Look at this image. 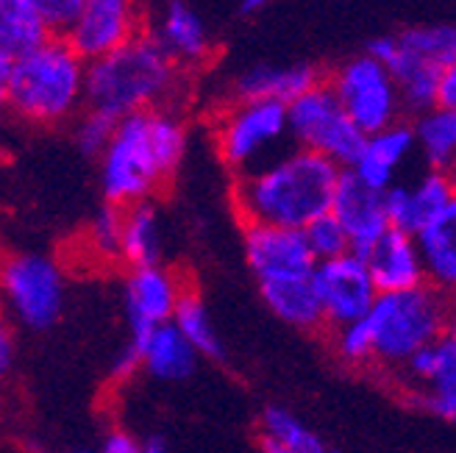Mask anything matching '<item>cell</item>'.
<instances>
[{"mask_svg": "<svg viewBox=\"0 0 456 453\" xmlns=\"http://www.w3.org/2000/svg\"><path fill=\"white\" fill-rule=\"evenodd\" d=\"M9 70H12V59L6 53H0V120L9 115Z\"/></svg>", "mask_w": 456, "mask_h": 453, "instance_id": "74e56055", "label": "cell"}, {"mask_svg": "<svg viewBox=\"0 0 456 453\" xmlns=\"http://www.w3.org/2000/svg\"><path fill=\"white\" fill-rule=\"evenodd\" d=\"M136 370H140V353L131 343H126V348L114 356V365H111V378L114 381H128Z\"/></svg>", "mask_w": 456, "mask_h": 453, "instance_id": "d590c367", "label": "cell"}, {"mask_svg": "<svg viewBox=\"0 0 456 453\" xmlns=\"http://www.w3.org/2000/svg\"><path fill=\"white\" fill-rule=\"evenodd\" d=\"M51 36H64L76 22L81 0H26Z\"/></svg>", "mask_w": 456, "mask_h": 453, "instance_id": "d6a6232c", "label": "cell"}, {"mask_svg": "<svg viewBox=\"0 0 456 453\" xmlns=\"http://www.w3.org/2000/svg\"><path fill=\"white\" fill-rule=\"evenodd\" d=\"M187 89L190 73L145 28L118 51L86 61L84 109L118 123L151 109H181Z\"/></svg>", "mask_w": 456, "mask_h": 453, "instance_id": "3957f363", "label": "cell"}, {"mask_svg": "<svg viewBox=\"0 0 456 453\" xmlns=\"http://www.w3.org/2000/svg\"><path fill=\"white\" fill-rule=\"evenodd\" d=\"M395 39L403 44L409 53H415L431 64L443 67H456V28L453 26H412L395 34Z\"/></svg>", "mask_w": 456, "mask_h": 453, "instance_id": "f1b7e54d", "label": "cell"}, {"mask_svg": "<svg viewBox=\"0 0 456 453\" xmlns=\"http://www.w3.org/2000/svg\"><path fill=\"white\" fill-rule=\"evenodd\" d=\"M14 359H17L14 323L6 317V311L0 309V381L9 378V373L14 370Z\"/></svg>", "mask_w": 456, "mask_h": 453, "instance_id": "836d02e7", "label": "cell"}, {"mask_svg": "<svg viewBox=\"0 0 456 453\" xmlns=\"http://www.w3.org/2000/svg\"><path fill=\"white\" fill-rule=\"evenodd\" d=\"M245 262L256 284L309 279L314 259L301 231L270 229V225H245L242 234Z\"/></svg>", "mask_w": 456, "mask_h": 453, "instance_id": "5bb4252c", "label": "cell"}, {"mask_svg": "<svg viewBox=\"0 0 456 453\" xmlns=\"http://www.w3.org/2000/svg\"><path fill=\"white\" fill-rule=\"evenodd\" d=\"M412 156H415L412 125H409V120H398L370 133V137H364L362 150L354 158L348 173L356 175L370 190L387 192L393 184H398V175Z\"/></svg>", "mask_w": 456, "mask_h": 453, "instance_id": "ac0fdd59", "label": "cell"}, {"mask_svg": "<svg viewBox=\"0 0 456 453\" xmlns=\"http://www.w3.org/2000/svg\"><path fill=\"white\" fill-rule=\"evenodd\" d=\"M190 128L181 109H151L114 123L101 153V190L106 206L128 209L153 200L184 165Z\"/></svg>", "mask_w": 456, "mask_h": 453, "instance_id": "6da1fadb", "label": "cell"}, {"mask_svg": "<svg viewBox=\"0 0 456 453\" xmlns=\"http://www.w3.org/2000/svg\"><path fill=\"white\" fill-rule=\"evenodd\" d=\"M329 453H334V450H329Z\"/></svg>", "mask_w": 456, "mask_h": 453, "instance_id": "ee69618b", "label": "cell"}, {"mask_svg": "<svg viewBox=\"0 0 456 453\" xmlns=\"http://www.w3.org/2000/svg\"><path fill=\"white\" fill-rule=\"evenodd\" d=\"M287 131L292 148L329 158L339 170H348L362 150L364 133L348 120L326 81L314 84L287 103Z\"/></svg>", "mask_w": 456, "mask_h": 453, "instance_id": "9c48e42d", "label": "cell"}, {"mask_svg": "<svg viewBox=\"0 0 456 453\" xmlns=\"http://www.w3.org/2000/svg\"><path fill=\"white\" fill-rule=\"evenodd\" d=\"M67 301L64 270L53 256L20 251L0 262V309L28 331H48L59 323Z\"/></svg>", "mask_w": 456, "mask_h": 453, "instance_id": "52a82bcc", "label": "cell"}, {"mask_svg": "<svg viewBox=\"0 0 456 453\" xmlns=\"http://www.w3.org/2000/svg\"><path fill=\"white\" fill-rule=\"evenodd\" d=\"M76 453H93V450H76Z\"/></svg>", "mask_w": 456, "mask_h": 453, "instance_id": "7bdbcfd3", "label": "cell"}, {"mask_svg": "<svg viewBox=\"0 0 456 453\" xmlns=\"http://www.w3.org/2000/svg\"><path fill=\"white\" fill-rule=\"evenodd\" d=\"M312 287L321 303L323 326L329 331L364 320L379 292L370 281L364 259L346 254L331 262H321L312 270Z\"/></svg>", "mask_w": 456, "mask_h": 453, "instance_id": "8fae6325", "label": "cell"}, {"mask_svg": "<svg viewBox=\"0 0 456 453\" xmlns=\"http://www.w3.org/2000/svg\"><path fill=\"white\" fill-rule=\"evenodd\" d=\"M259 432L262 437L276 440L295 453H329L321 434L312 425H306L292 409H287V406H265Z\"/></svg>", "mask_w": 456, "mask_h": 453, "instance_id": "83f0119b", "label": "cell"}, {"mask_svg": "<svg viewBox=\"0 0 456 453\" xmlns=\"http://www.w3.org/2000/svg\"><path fill=\"white\" fill-rule=\"evenodd\" d=\"M426 284L451 292L456 287V209L431 220L415 234Z\"/></svg>", "mask_w": 456, "mask_h": 453, "instance_id": "cb8c5ba5", "label": "cell"}, {"mask_svg": "<svg viewBox=\"0 0 456 453\" xmlns=\"http://www.w3.org/2000/svg\"><path fill=\"white\" fill-rule=\"evenodd\" d=\"M329 212L342 225V231H346L351 242V254H356L359 259L390 231V222H387L384 212V192H376L368 184H362L348 170H342L339 175Z\"/></svg>", "mask_w": 456, "mask_h": 453, "instance_id": "2e32d148", "label": "cell"}, {"mask_svg": "<svg viewBox=\"0 0 456 453\" xmlns=\"http://www.w3.org/2000/svg\"><path fill=\"white\" fill-rule=\"evenodd\" d=\"M265 306L279 317L281 323L314 334L323 331V314L317 303L312 276L309 279H289V281H273V284H256Z\"/></svg>", "mask_w": 456, "mask_h": 453, "instance_id": "603a6c76", "label": "cell"}, {"mask_svg": "<svg viewBox=\"0 0 456 453\" xmlns=\"http://www.w3.org/2000/svg\"><path fill=\"white\" fill-rule=\"evenodd\" d=\"M31 453H48V450H42V448H34Z\"/></svg>", "mask_w": 456, "mask_h": 453, "instance_id": "b9f144b4", "label": "cell"}, {"mask_svg": "<svg viewBox=\"0 0 456 453\" xmlns=\"http://www.w3.org/2000/svg\"><path fill=\"white\" fill-rule=\"evenodd\" d=\"M145 28L140 0H81L76 22L64 39L84 61H93L118 51Z\"/></svg>", "mask_w": 456, "mask_h": 453, "instance_id": "7c38bea8", "label": "cell"}, {"mask_svg": "<svg viewBox=\"0 0 456 453\" xmlns=\"http://www.w3.org/2000/svg\"><path fill=\"white\" fill-rule=\"evenodd\" d=\"M323 76L326 73L314 64H254L232 81L228 101H276L287 106L321 84Z\"/></svg>", "mask_w": 456, "mask_h": 453, "instance_id": "ffe728a7", "label": "cell"}, {"mask_svg": "<svg viewBox=\"0 0 456 453\" xmlns=\"http://www.w3.org/2000/svg\"><path fill=\"white\" fill-rule=\"evenodd\" d=\"M435 106L456 111V67L443 70V76L437 81V89H435Z\"/></svg>", "mask_w": 456, "mask_h": 453, "instance_id": "8d00e7d4", "label": "cell"}, {"mask_svg": "<svg viewBox=\"0 0 456 453\" xmlns=\"http://www.w3.org/2000/svg\"><path fill=\"white\" fill-rule=\"evenodd\" d=\"M215 150L234 178L265 167L292 148L287 106L276 101H228L212 125Z\"/></svg>", "mask_w": 456, "mask_h": 453, "instance_id": "8992f818", "label": "cell"}, {"mask_svg": "<svg viewBox=\"0 0 456 453\" xmlns=\"http://www.w3.org/2000/svg\"><path fill=\"white\" fill-rule=\"evenodd\" d=\"M323 81L337 98L339 109L346 111L348 120L364 137H370V133L398 120H406L398 98V86L390 70L381 61H376L370 53L346 59L331 73H326Z\"/></svg>", "mask_w": 456, "mask_h": 453, "instance_id": "ba28073f", "label": "cell"}, {"mask_svg": "<svg viewBox=\"0 0 456 453\" xmlns=\"http://www.w3.org/2000/svg\"><path fill=\"white\" fill-rule=\"evenodd\" d=\"M409 125H412L415 153L423 158L426 170L451 173L456 165V111L435 106Z\"/></svg>", "mask_w": 456, "mask_h": 453, "instance_id": "d4e9b609", "label": "cell"}, {"mask_svg": "<svg viewBox=\"0 0 456 453\" xmlns=\"http://www.w3.org/2000/svg\"><path fill=\"white\" fill-rule=\"evenodd\" d=\"M362 259L379 295L406 292L426 284V270L412 234L390 229Z\"/></svg>", "mask_w": 456, "mask_h": 453, "instance_id": "d6986e66", "label": "cell"}, {"mask_svg": "<svg viewBox=\"0 0 456 453\" xmlns=\"http://www.w3.org/2000/svg\"><path fill=\"white\" fill-rule=\"evenodd\" d=\"M451 314V295L431 284L379 295L362 320L368 331L370 368L395 376L406 359L453 331Z\"/></svg>", "mask_w": 456, "mask_h": 453, "instance_id": "5b68a950", "label": "cell"}, {"mask_svg": "<svg viewBox=\"0 0 456 453\" xmlns=\"http://www.w3.org/2000/svg\"><path fill=\"white\" fill-rule=\"evenodd\" d=\"M301 234H304V242L309 247L314 264L351 254V242H348L346 231H342V225L331 217V212L314 217Z\"/></svg>", "mask_w": 456, "mask_h": 453, "instance_id": "f546056e", "label": "cell"}, {"mask_svg": "<svg viewBox=\"0 0 456 453\" xmlns=\"http://www.w3.org/2000/svg\"><path fill=\"white\" fill-rule=\"evenodd\" d=\"M48 36L26 0H0V53L17 59Z\"/></svg>", "mask_w": 456, "mask_h": 453, "instance_id": "4316f807", "label": "cell"}, {"mask_svg": "<svg viewBox=\"0 0 456 453\" xmlns=\"http://www.w3.org/2000/svg\"><path fill=\"white\" fill-rule=\"evenodd\" d=\"M120 231H123V209L118 206H103L93 222H89V247L95 251V256L120 262Z\"/></svg>", "mask_w": 456, "mask_h": 453, "instance_id": "4dcf8cb0", "label": "cell"}, {"mask_svg": "<svg viewBox=\"0 0 456 453\" xmlns=\"http://www.w3.org/2000/svg\"><path fill=\"white\" fill-rule=\"evenodd\" d=\"M415 409L443 423L456 420V336L448 331L426 345L393 376Z\"/></svg>", "mask_w": 456, "mask_h": 453, "instance_id": "30bf717a", "label": "cell"}, {"mask_svg": "<svg viewBox=\"0 0 456 453\" xmlns=\"http://www.w3.org/2000/svg\"><path fill=\"white\" fill-rule=\"evenodd\" d=\"M184 281L162 264H148V267H131L126 276V317L131 336H140L156 326H165L173 320L178 301L184 298Z\"/></svg>", "mask_w": 456, "mask_h": 453, "instance_id": "9a60e30c", "label": "cell"}, {"mask_svg": "<svg viewBox=\"0 0 456 453\" xmlns=\"http://www.w3.org/2000/svg\"><path fill=\"white\" fill-rule=\"evenodd\" d=\"M259 453H295V450L284 448L281 442L270 440V437H259Z\"/></svg>", "mask_w": 456, "mask_h": 453, "instance_id": "ab89813d", "label": "cell"}, {"mask_svg": "<svg viewBox=\"0 0 456 453\" xmlns=\"http://www.w3.org/2000/svg\"><path fill=\"white\" fill-rule=\"evenodd\" d=\"M456 209V181L451 173L423 170L415 181H398L384 192V212L393 231L418 234L423 225Z\"/></svg>", "mask_w": 456, "mask_h": 453, "instance_id": "4fadbf2b", "label": "cell"}, {"mask_svg": "<svg viewBox=\"0 0 456 453\" xmlns=\"http://www.w3.org/2000/svg\"><path fill=\"white\" fill-rule=\"evenodd\" d=\"M178 334L187 339L190 348L198 353V359H212V361H223L225 359V345L223 339L215 328V320H212V311L209 306L203 303V298L198 295L195 289H187L184 298L178 301L175 306V314L170 320Z\"/></svg>", "mask_w": 456, "mask_h": 453, "instance_id": "484cf974", "label": "cell"}, {"mask_svg": "<svg viewBox=\"0 0 456 453\" xmlns=\"http://www.w3.org/2000/svg\"><path fill=\"white\" fill-rule=\"evenodd\" d=\"M128 343L140 353V370L159 381H184L198 368V353L190 348V343L178 334L173 323L131 336Z\"/></svg>", "mask_w": 456, "mask_h": 453, "instance_id": "44dd1931", "label": "cell"}, {"mask_svg": "<svg viewBox=\"0 0 456 453\" xmlns=\"http://www.w3.org/2000/svg\"><path fill=\"white\" fill-rule=\"evenodd\" d=\"M101 453H142V442L131 432H126V428H111L103 440Z\"/></svg>", "mask_w": 456, "mask_h": 453, "instance_id": "e575fe53", "label": "cell"}, {"mask_svg": "<svg viewBox=\"0 0 456 453\" xmlns=\"http://www.w3.org/2000/svg\"><path fill=\"white\" fill-rule=\"evenodd\" d=\"M165 256V222L153 200L134 203L123 209L120 231V262L131 267L162 264Z\"/></svg>", "mask_w": 456, "mask_h": 453, "instance_id": "7402d4cb", "label": "cell"}, {"mask_svg": "<svg viewBox=\"0 0 456 453\" xmlns=\"http://www.w3.org/2000/svg\"><path fill=\"white\" fill-rule=\"evenodd\" d=\"M111 131H114V120L106 115H98V111H89V109H84L73 120L76 148L89 158H101V153L106 150V145L111 140Z\"/></svg>", "mask_w": 456, "mask_h": 453, "instance_id": "1f68e13d", "label": "cell"}, {"mask_svg": "<svg viewBox=\"0 0 456 453\" xmlns=\"http://www.w3.org/2000/svg\"><path fill=\"white\" fill-rule=\"evenodd\" d=\"M339 175L329 158L289 148L265 167L234 178V209L242 225L304 231L331 209Z\"/></svg>", "mask_w": 456, "mask_h": 453, "instance_id": "7a4b0ae2", "label": "cell"}, {"mask_svg": "<svg viewBox=\"0 0 456 453\" xmlns=\"http://www.w3.org/2000/svg\"><path fill=\"white\" fill-rule=\"evenodd\" d=\"M142 453H170L167 442L165 440H159V437H151L142 442Z\"/></svg>", "mask_w": 456, "mask_h": 453, "instance_id": "60d3db41", "label": "cell"}, {"mask_svg": "<svg viewBox=\"0 0 456 453\" xmlns=\"http://www.w3.org/2000/svg\"><path fill=\"white\" fill-rule=\"evenodd\" d=\"M86 61L64 36H48L12 59L9 115L34 128H59L84 111Z\"/></svg>", "mask_w": 456, "mask_h": 453, "instance_id": "277c9868", "label": "cell"}, {"mask_svg": "<svg viewBox=\"0 0 456 453\" xmlns=\"http://www.w3.org/2000/svg\"><path fill=\"white\" fill-rule=\"evenodd\" d=\"M273 0H240V14L242 17H254V14H262Z\"/></svg>", "mask_w": 456, "mask_h": 453, "instance_id": "f35d334b", "label": "cell"}, {"mask_svg": "<svg viewBox=\"0 0 456 453\" xmlns=\"http://www.w3.org/2000/svg\"><path fill=\"white\" fill-rule=\"evenodd\" d=\"M148 34L190 76L200 67H207L215 56V39L209 34V26L187 0H170L156 26L148 28Z\"/></svg>", "mask_w": 456, "mask_h": 453, "instance_id": "e0dca14e", "label": "cell"}]
</instances>
